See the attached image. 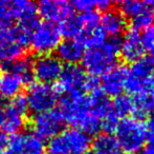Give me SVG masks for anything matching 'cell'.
<instances>
[{"instance_id": "obj_1", "label": "cell", "mask_w": 154, "mask_h": 154, "mask_svg": "<svg viewBox=\"0 0 154 154\" xmlns=\"http://www.w3.org/2000/svg\"><path fill=\"white\" fill-rule=\"evenodd\" d=\"M59 111L65 123L88 135L97 134L102 130V119L92 113L88 106L87 95L84 93L64 95L60 99Z\"/></svg>"}, {"instance_id": "obj_2", "label": "cell", "mask_w": 154, "mask_h": 154, "mask_svg": "<svg viewBox=\"0 0 154 154\" xmlns=\"http://www.w3.org/2000/svg\"><path fill=\"white\" fill-rule=\"evenodd\" d=\"M120 56V40L118 38L106 39L103 43L88 48L82 58L84 71L90 76H103L107 71L118 64Z\"/></svg>"}, {"instance_id": "obj_3", "label": "cell", "mask_w": 154, "mask_h": 154, "mask_svg": "<svg viewBox=\"0 0 154 154\" xmlns=\"http://www.w3.org/2000/svg\"><path fill=\"white\" fill-rule=\"evenodd\" d=\"M116 139L125 154H136L147 144V125L142 119L125 117L114 131Z\"/></svg>"}, {"instance_id": "obj_4", "label": "cell", "mask_w": 154, "mask_h": 154, "mask_svg": "<svg viewBox=\"0 0 154 154\" xmlns=\"http://www.w3.org/2000/svg\"><path fill=\"white\" fill-rule=\"evenodd\" d=\"M90 148L91 138L88 134L69 128L49 140L48 154H86Z\"/></svg>"}, {"instance_id": "obj_5", "label": "cell", "mask_w": 154, "mask_h": 154, "mask_svg": "<svg viewBox=\"0 0 154 154\" xmlns=\"http://www.w3.org/2000/svg\"><path fill=\"white\" fill-rule=\"evenodd\" d=\"M27 109L32 113L39 114L51 110L58 99L55 87L43 82H32L26 91Z\"/></svg>"}, {"instance_id": "obj_6", "label": "cell", "mask_w": 154, "mask_h": 154, "mask_svg": "<svg viewBox=\"0 0 154 154\" xmlns=\"http://www.w3.org/2000/svg\"><path fill=\"white\" fill-rule=\"evenodd\" d=\"M61 33L59 25L54 22L44 21L38 23L31 34L29 44L35 52L45 55L57 50L61 42Z\"/></svg>"}, {"instance_id": "obj_7", "label": "cell", "mask_w": 154, "mask_h": 154, "mask_svg": "<svg viewBox=\"0 0 154 154\" xmlns=\"http://www.w3.org/2000/svg\"><path fill=\"white\" fill-rule=\"evenodd\" d=\"M86 79L87 75L81 66L66 64L63 67L59 79L57 80V84L54 87L58 95L83 93L85 91Z\"/></svg>"}, {"instance_id": "obj_8", "label": "cell", "mask_w": 154, "mask_h": 154, "mask_svg": "<svg viewBox=\"0 0 154 154\" xmlns=\"http://www.w3.org/2000/svg\"><path fill=\"white\" fill-rule=\"evenodd\" d=\"M65 120L59 110H49L36 114L32 119L35 134L41 139H51L64 130Z\"/></svg>"}, {"instance_id": "obj_9", "label": "cell", "mask_w": 154, "mask_h": 154, "mask_svg": "<svg viewBox=\"0 0 154 154\" xmlns=\"http://www.w3.org/2000/svg\"><path fill=\"white\" fill-rule=\"evenodd\" d=\"M27 111V103L25 96L18 94L13 97L4 109V119L1 125L3 133H18L24 126L25 115Z\"/></svg>"}, {"instance_id": "obj_10", "label": "cell", "mask_w": 154, "mask_h": 154, "mask_svg": "<svg viewBox=\"0 0 154 154\" xmlns=\"http://www.w3.org/2000/svg\"><path fill=\"white\" fill-rule=\"evenodd\" d=\"M8 150L14 154H43L45 144L43 139L32 132L15 133L8 138Z\"/></svg>"}, {"instance_id": "obj_11", "label": "cell", "mask_w": 154, "mask_h": 154, "mask_svg": "<svg viewBox=\"0 0 154 154\" xmlns=\"http://www.w3.org/2000/svg\"><path fill=\"white\" fill-rule=\"evenodd\" d=\"M32 68L34 76L39 80V82L51 84L59 79L63 64L57 56L45 54L36 58Z\"/></svg>"}, {"instance_id": "obj_12", "label": "cell", "mask_w": 154, "mask_h": 154, "mask_svg": "<svg viewBox=\"0 0 154 154\" xmlns=\"http://www.w3.org/2000/svg\"><path fill=\"white\" fill-rule=\"evenodd\" d=\"M129 70L124 64H116L105 73L100 80L101 90L106 96L116 97L123 94Z\"/></svg>"}, {"instance_id": "obj_13", "label": "cell", "mask_w": 154, "mask_h": 154, "mask_svg": "<svg viewBox=\"0 0 154 154\" xmlns=\"http://www.w3.org/2000/svg\"><path fill=\"white\" fill-rule=\"evenodd\" d=\"M37 12L41 17L45 19V21L54 22L69 18L75 15L71 3L63 0H42L37 4Z\"/></svg>"}, {"instance_id": "obj_14", "label": "cell", "mask_w": 154, "mask_h": 154, "mask_svg": "<svg viewBox=\"0 0 154 154\" xmlns=\"http://www.w3.org/2000/svg\"><path fill=\"white\" fill-rule=\"evenodd\" d=\"M145 53L146 50L140 39V32L130 28L120 41V55L125 61L133 64L144 57Z\"/></svg>"}, {"instance_id": "obj_15", "label": "cell", "mask_w": 154, "mask_h": 154, "mask_svg": "<svg viewBox=\"0 0 154 154\" xmlns=\"http://www.w3.org/2000/svg\"><path fill=\"white\" fill-rule=\"evenodd\" d=\"M24 48L21 47L15 38L13 27L0 30V61L8 64L24 56Z\"/></svg>"}, {"instance_id": "obj_16", "label": "cell", "mask_w": 154, "mask_h": 154, "mask_svg": "<svg viewBox=\"0 0 154 154\" xmlns=\"http://www.w3.org/2000/svg\"><path fill=\"white\" fill-rule=\"evenodd\" d=\"M127 20L122 13L116 8H110L103 13L100 20V29L106 36L116 38L126 31Z\"/></svg>"}, {"instance_id": "obj_17", "label": "cell", "mask_w": 154, "mask_h": 154, "mask_svg": "<svg viewBox=\"0 0 154 154\" xmlns=\"http://www.w3.org/2000/svg\"><path fill=\"white\" fill-rule=\"evenodd\" d=\"M85 53V47L80 38L65 39L57 48V57L66 64H78Z\"/></svg>"}, {"instance_id": "obj_18", "label": "cell", "mask_w": 154, "mask_h": 154, "mask_svg": "<svg viewBox=\"0 0 154 154\" xmlns=\"http://www.w3.org/2000/svg\"><path fill=\"white\" fill-rule=\"evenodd\" d=\"M34 61L31 56H22L19 59L8 64H1L2 71L14 73L21 79L23 84H31L34 79Z\"/></svg>"}, {"instance_id": "obj_19", "label": "cell", "mask_w": 154, "mask_h": 154, "mask_svg": "<svg viewBox=\"0 0 154 154\" xmlns=\"http://www.w3.org/2000/svg\"><path fill=\"white\" fill-rule=\"evenodd\" d=\"M91 145L89 154H125L111 134H99Z\"/></svg>"}, {"instance_id": "obj_20", "label": "cell", "mask_w": 154, "mask_h": 154, "mask_svg": "<svg viewBox=\"0 0 154 154\" xmlns=\"http://www.w3.org/2000/svg\"><path fill=\"white\" fill-rule=\"evenodd\" d=\"M23 82L17 75L8 71H2L0 74V94L2 97L13 98L20 93Z\"/></svg>"}, {"instance_id": "obj_21", "label": "cell", "mask_w": 154, "mask_h": 154, "mask_svg": "<svg viewBox=\"0 0 154 154\" xmlns=\"http://www.w3.org/2000/svg\"><path fill=\"white\" fill-rule=\"evenodd\" d=\"M19 21V8L17 0L0 1V30H6L13 27L14 22Z\"/></svg>"}, {"instance_id": "obj_22", "label": "cell", "mask_w": 154, "mask_h": 154, "mask_svg": "<svg viewBox=\"0 0 154 154\" xmlns=\"http://www.w3.org/2000/svg\"><path fill=\"white\" fill-rule=\"evenodd\" d=\"M154 74V59L147 56L133 62L131 69L129 70V75L136 80L145 84L148 78Z\"/></svg>"}, {"instance_id": "obj_23", "label": "cell", "mask_w": 154, "mask_h": 154, "mask_svg": "<svg viewBox=\"0 0 154 154\" xmlns=\"http://www.w3.org/2000/svg\"><path fill=\"white\" fill-rule=\"evenodd\" d=\"M154 111V97L149 94H140L134 96L133 98V109L132 113L133 117L138 119L150 116Z\"/></svg>"}, {"instance_id": "obj_24", "label": "cell", "mask_w": 154, "mask_h": 154, "mask_svg": "<svg viewBox=\"0 0 154 154\" xmlns=\"http://www.w3.org/2000/svg\"><path fill=\"white\" fill-rule=\"evenodd\" d=\"M120 12L122 13L126 18H133L137 17L138 15L147 12L150 10L151 1H140V0H125L119 2Z\"/></svg>"}, {"instance_id": "obj_25", "label": "cell", "mask_w": 154, "mask_h": 154, "mask_svg": "<svg viewBox=\"0 0 154 154\" xmlns=\"http://www.w3.org/2000/svg\"><path fill=\"white\" fill-rule=\"evenodd\" d=\"M133 109V98L128 94H121L114 97L110 101V111L120 119H123L130 113Z\"/></svg>"}, {"instance_id": "obj_26", "label": "cell", "mask_w": 154, "mask_h": 154, "mask_svg": "<svg viewBox=\"0 0 154 154\" xmlns=\"http://www.w3.org/2000/svg\"><path fill=\"white\" fill-rule=\"evenodd\" d=\"M59 29L61 35L64 36L65 39L80 38L83 34V27H82L80 17L77 15H72L69 18L60 22Z\"/></svg>"}, {"instance_id": "obj_27", "label": "cell", "mask_w": 154, "mask_h": 154, "mask_svg": "<svg viewBox=\"0 0 154 154\" xmlns=\"http://www.w3.org/2000/svg\"><path fill=\"white\" fill-rule=\"evenodd\" d=\"M80 20H81L82 27H83V34H89L94 32L95 30L100 29V20L101 16L97 11H91V12L84 13V14L79 15Z\"/></svg>"}, {"instance_id": "obj_28", "label": "cell", "mask_w": 154, "mask_h": 154, "mask_svg": "<svg viewBox=\"0 0 154 154\" xmlns=\"http://www.w3.org/2000/svg\"><path fill=\"white\" fill-rule=\"evenodd\" d=\"M152 21H153V16L152 13H151V8L147 12L143 13V14L138 15L137 17L132 19V27L133 29L140 31V30H144L146 28L152 25Z\"/></svg>"}, {"instance_id": "obj_29", "label": "cell", "mask_w": 154, "mask_h": 154, "mask_svg": "<svg viewBox=\"0 0 154 154\" xmlns=\"http://www.w3.org/2000/svg\"><path fill=\"white\" fill-rule=\"evenodd\" d=\"M140 39H142L143 45H144L145 50H148L149 52L154 49V25L146 28L143 30L140 33Z\"/></svg>"}, {"instance_id": "obj_30", "label": "cell", "mask_w": 154, "mask_h": 154, "mask_svg": "<svg viewBox=\"0 0 154 154\" xmlns=\"http://www.w3.org/2000/svg\"><path fill=\"white\" fill-rule=\"evenodd\" d=\"M73 10L82 13H88L97 8V1L94 0H77L71 3Z\"/></svg>"}, {"instance_id": "obj_31", "label": "cell", "mask_w": 154, "mask_h": 154, "mask_svg": "<svg viewBox=\"0 0 154 154\" xmlns=\"http://www.w3.org/2000/svg\"><path fill=\"white\" fill-rule=\"evenodd\" d=\"M112 4H113V2L110 0H99V1H97V8L102 12H106V11L111 8Z\"/></svg>"}, {"instance_id": "obj_32", "label": "cell", "mask_w": 154, "mask_h": 154, "mask_svg": "<svg viewBox=\"0 0 154 154\" xmlns=\"http://www.w3.org/2000/svg\"><path fill=\"white\" fill-rule=\"evenodd\" d=\"M6 146H8V137H6L5 133L0 132V153L4 150Z\"/></svg>"}, {"instance_id": "obj_33", "label": "cell", "mask_w": 154, "mask_h": 154, "mask_svg": "<svg viewBox=\"0 0 154 154\" xmlns=\"http://www.w3.org/2000/svg\"><path fill=\"white\" fill-rule=\"evenodd\" d=\"M136 154H154V148L153 147L148 146V147H146V148L142 149L140 152Z\"/></svg>"}, {"instance_id": "obj_34", "label": "cell", "mask_w": 154, "mask_h": 154, "mask_svg": "<svg viewBox=\"0 0 154 154\" xmlns=\"http://www.w3.org/2000/svg\"><path fill=\"white\" fill-rule=\"evenodd\" d=\"M3 119H4V110L0 107V127H1L2 123H3Z\"/></svg>"}, {"instance_id": "obj_35", "label": "cell", "mask_w": 154, "mask_h": 154, "mask_svg": "<svg viewBox=\"0 0 154 154\" xmlns=\"http://www.w3.org/2000/svg\"><path fill=\"white\" fill-rule=\"evenodd\" d=\"M150 8H151V13H152V16H153V18H154V1H151Z\"/></svg>"}, {"instance_id": "obj_36", "label": "cell", "mask_w": 154, "mask_h": 154, "mask_svg": "<svg viewBox=\"0 0 154 154\" xmlns=\"http://www.w3.org/2000/svg\"><path fill=\"white\" fill-rule=\"evenodd\" d=\"M0 154H14V153H13V152H11L10 150H6V151H2V152L0 153Z\"/></svg>"}, {"instance_id": "obj_37", "label": "cell", "mask_w": 154, "mask_h": 154, "mask_svg": "<svg viewBox=\"0 0 154 154\" xmlns=\"http://www.w3.org/2000/svg\"><path fill=\"white\" fill-rule=\"evenodd\" d=\"M1 103H2V96H1V94H0V107H1Z\"/></svg>"}]
</instances>
